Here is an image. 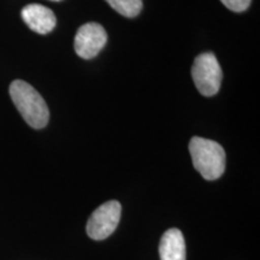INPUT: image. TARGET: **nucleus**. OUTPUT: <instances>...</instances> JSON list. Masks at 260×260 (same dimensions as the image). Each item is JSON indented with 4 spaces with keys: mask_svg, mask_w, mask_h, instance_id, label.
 Instances as JSON below:
<instances>
[{
    "mask_svg": "<svg viewBox=\"0 0 260 260\" xmlns=\"http://www.w3.org/2000/svg\"><path fill=\"white\" fill-rule=\"evenodd\" d=\"M10 96L15 106L31 128L42 129L47 125L50 111L44 98L34 87L22 80L10 84Z\"/></svg>",
    "mask_w": 260,
    "mask_h": 260,
    "instance_id": "1",
    "label": "nucleus"
},
{
    "mask_svg": "<svg viewBox=\"0 0 260 260\" xmlns=\"http://www.w3.org/2000/svg\"><path fill=\"white\" fill-rule=\"evenodd\" d=\"M189 152L193 165L207 181H214L225 170V152L218 142L194 136L189 142Z\"/></svg>",
    "mask_w": 260,
    "mask_h": 260,
    "instance_id": "2",
    "label": "nucleus"
},
{
    "mask_svg": "<svg viewBox=\"0 0 260 260\" xmlns=\"http://www.w3.org/2000/svg\"><path fill=\"white\" fill-rule=\"evenodd\" d=\"M191 76L195 87L204 96H213L218 93L223 73L216 56L209 52L195 58Z\"/></svg>",
    "mask_w": 260,
    "mask_h": 260,
    "instance_id": "3",
    "label": "nucleus"
},
{
    "mask_svg": "<svg viewBox=\"0 0 260 260\" xmlns=\"http://www.w3.org/2000/svg\"><path fill=\"white\" fill-rule=\"evenodd\" d=\"M122 206L118 201L110 200L92 213L87 223V234L92 240H105L115 232L121 220Z\"/></svg>",
    "mask_w": 260,
    "mask_h": 260,
    "instance_id": "4",
    "label": "nucleus"
},
{
    "mask_svg": "<svg viewBox=\"0 0 260 260\" xmlns=\"http://www.w3.org/2000/svg\"><path fill=\"white\" fill-rule=\"evenodd\" d=\"M106 42L107 34L103 25L90 22L79 28L75 37L74 47L77 56L83 59H92L105 47Z\"/></svg>",
    "mask_w": 260,
    "mask_h": 260,
    "instance_id": "5",
    "label": "nucleus"
},
{
    "mask_svg": "<svg viewBox=\"0 0 260 260\" xmlns=\"http://www.w3.org/2000/svg\"><path fill=\"white\" fill-rule=\"evenodd\" d=\"M21 15L24 23L38 34L46 35L56 27L57 19L54 12L41 4H29L24 6Z\"/></svg>",
    "mask_w": 260,
    "mask_h": 260,
    "instance_id": "6",
    "label": "nucleus"
},
{
    "mask_svg": "<svg viewBox=\"0 0 260 260\" xmlns=\"http://www.w3.org/2000/svg\"><path fill=\"white\" fill-rule=\"evenodd\" d=\"M160 260H186V242L181 230L172 228L164 233L159 243Z\"/></svg>",
    "mask_w": 260,
    "mask_h": 260,
    "instance_id": "7",
    "label": "nucleus"
},
{
    "mask_svg": "<svg viewBox=\"0 0 260 260\" xmlns=\"http://www.w3.org/2000/svg\"><path fill=\"white\" fill-rule=\"evenodd\" d=\"M115 11L124 17H136L142 10V0H105Z\"/></svg>",
    "mask_w": 260,
    "mask_h": 260,
    "instance_id": "8",
    "label": "nucleus"
},
{
    "mask_svg": "<svg viewBox=\"0 0 260 260\" xmlns=\"http://www.w3.org/2000/svg\"><path fill=\"white\" fill-rule=\"evenodd\" d=\"M226 9L234 12H243L251 5L252 0H220Z\"/></svg>",
    "mask_w": 260,
    "mask_h": 260,
    "instance_id": "9",
    "label": "nucleus"
},
{
    "mask_svg": "<svg viewBox=\"0 0 260 260\" xmlns=\"http://www.w3.org/2000/svg\"><path fill=\"white\" fill-rule=\"evenodd\" d=\"M51 2H61V0H51Z\"/></svg>",
    "mask_w": 260,
    "mask_h": 260,
    "instance_id": "10",
    "label": "nucleus"
}]
</instances>
